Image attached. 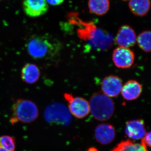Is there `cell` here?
Segmentation results:
<instances>
[{"mask_svg": "<svg viewBox=\"0 0 151 151\" xmlns=\"http://www.w3.org/2000/svg\"><path fill=\"white\" fill-rule=\"evenodd\" d=\"M68 20L70 23L80 27L77 30L78 37L92 48L104 51L113 46L114 43L113 36L97 28L92 22L83 21L76 13L71 14Z\"/></svg>", "mask_w": 151, "mask_h": 151, "instance_id": "6da1fadb", "label": "cell"}, {"mask_svg": "<svg viewBox=\"0 0 151 151\" xmlns=\"http://www.w3.org/2000/svg\"><path fill=\"white\" fill-rule=\"evenodd\" d=\"M61 44L47 37L34 36L28 41L26 48L30 56L35 59H50L58 54Z\"/></svg>", "mask_w": 151, "mask_h": 151, "instance_id": "7a4b0ae2", "label": "cell"}, {"mask_svg": "<svg viewBox=\"0 0 151 151\" xmlns=\"http://www.w3.org/2000/svg\"><path fill=\"white\" fill-rule=\"evenodd\" d=\"M89 104L90 112L94 119L98 121H106L114 113L115 106L113 100L103 92H97L92 95Z\"/></svg>", "mask_w": 151, "mask_h": 151, "instance_id": "3957f363", "label": "cell"}, {"mask_svg": "<svg viewBox=\"0 0 151 151\" xmlns=\"http://www.w3.org/2000/svg\"><path fill=\"white\" fill-rule=\"evenodd\" d=\"M12 109L13 115L10 119L12 124L18 122L31 123L38 116L37 106L31 100L18 99L14 103Z\"/></svg>", "mask_w": 151, "mask_h": 151, "instance_id": "277c9868", "label": "cell"}, {"mask_svg": "<svg viewBox=\"0 0 151 151\" xmlns=\"http://www.w3.org/2000/svg\"><path fill=\"white\" fill-rule=\"evenodd\" d=\"M44 117L50 124L66 126L72 121V115L68 108L62 103H54L47 106L44 111Z\"/></svg>", "mask_w": 151, "mask_h": 151, "instance_id": "5b68a950", "label": "cell"}, {"mask_svg": "<svg viewBox=\"0 0 151 151\" xmlns=\"http://www.w3.org/2000/svg\"><path fill=\"white\" fill-rule=\"evenodd\" d=\"M64 97L67 101L68 110L71 115L76 118L83 119L89 114V102L86 99L82 97H74L68 93H65Z\"/></svg>", "mask_w": 151, "mask_h": 151, "instance_id": "8992f818", "label": "cell"}, {"mask_svg": "<svg viewBox=\"0 0 151 151\" xmlns=\"http://www.w3.org/2000/svg\"><path fill=\"white\" fill-rule=\"evenodd\" d=\"M112 59L117 68H129L134 64L135 54L129 48L119 47L113 50Z\"/></svg>", "mask_w": 151, "mask_h": 151, "instance_id": "52a82bcc", "label": "cell"}, {"mask_svg": "<svg viewBox=\"0 0 151 151\" xmlns=\"http://www.w3.org/2000/svg\"><path fill=\"white\" fill-rule=\"evenodd\" d=\"M123 83L121 78L115 75H109L103 78L101 89L103 94L110 97H117L121 93Z\"/></svg>", "mask_w": 151, "mask_h": 151, "instance_id": "ba28073f", "label": "cell"}, {"mask_svg": "<svg viewBox=\"0 0 151 151\" xmlns=\"http://www.w3.org/2000/svg\"><path fill=\"white\" fill-rule=\"evenodd\" d=\"M23 7L25 13L31 17L41 16L48 10L46 0H23Z\"/></svg>", "mask_w": 151, "mask_h": 151, "instance_id": "9c48e42d", "label": "cell"}, {"mask_svg": "<svg viewBox=\"0 0 151 151\" xmlns=\"http://www.w3.org/2000/svg\"><path fill=\"white\" fill-rule=\"evenodd\" d=\"M137 39L134 29L128 25H124L119 29L116 41L119 47L129 48L136 44Z\"/></svg>", "mask_w": 151, "mask_h": 151, "instance_id": "30bf717a", "label": "cell"}, {"mask_svg": "<svg viewBox=\"0 0 151 151\" xmlns=\"http://www.w3.org/2000/svg\"><path fill=\"white\" fill-rule=\"evenodd\" d=\"M94 134L97 142L102 145H108L115 139L116 131L112 125L102 124L96 127Z\"/></svg>", "mask_w": 151, "mask_h": 151, "instance_id": "8fae6325", "label": "cell"}, {"mask_svg": "<svg viewBox=\"0 0 151 151\" xmlns=\"http://www.w3.org/2000/svg\"><path fill=\"white\" fill-rule=\"evenodd\" d=\"M142 91V86L140 83L134 80L127 81L123 85L121 91L122 97L128 101L138 99Z\"/></svg>", "mask_w": 151, "mask_h": 151, "instance_id": "7c38bea8", "label": "cell"}, {"mask_svg": "<svg viewBox=\"0 0 151 151\" xmlns=\"http://www.w3.org/2000/svg\"><path fill=\"white\" fill-rule=\"evenodd\" d=\"M125 131L127 136L133 139H142L146 134L144 122L139 119L127 122Z\"/></svg>", "mask_w": 151, "mask_h": 151, "instance_id": "4fadbf2b", "label": "cell"}, {"mask_svg": "<svg viewBox=\"0 0 151 151\" xmlns=\"http://www.w3.org/2000/svg\"><path fill=\"white\" fill-rule=\"evenodd\" d=\"M40 75L39 68L37 65L33 63H27L22 68V80L27 84H35L39 79Z\"/></svg>", "mask_w": 151, "mask_h": 151, "instance_id": "5bb4252c", "label": "cell"}, {"mask_svg": "<svg viewBox=\"0 0 151 151\" xmlns=\"http://www.w3.org/2000/svg\"><path fill=\"white\" fill-rule=\"evenodd\" d=\"M129 8L132 13L137 16L145 15L150 8V0H129Z\"/></svg>", "mask_w": 151, "mask_h": 151, "instance_id": "9a60e30c", "label": "cell"}, {"mask_svg": "<svg viewBox=\"0 0 151 151\" xmlns=\"http://www.w3.org/2000/svg\"><path fill=\"white\" fill-rule=\"evenodd\" d=\"M89 11L97 15L102 16L108 12L110 8L109 0H89Z\"/></svg>", "mask_w": 151, "mask_h": 151, "instance_id": "2e32d148", "label": "cell"}, {"mask_svg": "<svg viewBox=\"0 0 151 151\" xmlns=\"http://www.w3.org/2000/svg\"><path fill=\"white\" fill-rule=\"evenodd\" d=\"M111 151H148L141 144L136 143L129 140L122 141Z\"/></svg>", "mask_w": 151, "mask_h": 151, "instance_id": "e0dca14e", "label": "cell"}, {"mask_svg": "<svg viewBox=\"0 0 151 151\" xmlns=\"http://www.w3.org/2000/svg\"><path fill=\"white\" fill-rule=\"evenodd\" d=\"M138 46L145 52L151 51V32L150 31H144L138 35L137 39Z\"/></svg>", "mask_w": 151, "mask_h": 151, "instance_id": "ac0fdd59", "label": "cell"}, {"mask_svg": "<svg viewBox=\"0 0 151 151\" xmlns=\"http://www.w3.org/2000/svg\"><path fill=\"white\" fill-rule=\"evenodd\" d=\"M0 147L8 151H14L15 142L14 138L9 136L0 137Z\"/></svg>", "mask_w": 151, "mask_h": 151, "instance_id": "d6986e66", "label": "cell"}, {"mask_svg": "<svg viewBox=\"0 0 151 151\" xmlns=\"http://www.w3.org/2000/svg\"><path fill=\"white\" fill-rule=\"evenodd\" d=\"M141 144L147 148V147H151V132L146 133L144 137L142 139Z\"/></svg>", "mask_w": 151, "mask_h": 151, "instance_id": "ffe728a7", "label": "cell"}, {"mask_svg": "<svg viewBox=\"0 0 151 151\" xmlns=\"http://www.w3.org/2000/svg\"><path fill=\"white\" fill-rule=\"evenodd\" d=\"M47 4L52 6H58L61 4L64 0H46Z\"/></svg>", "mask_w": 151, "mask_h": 151, "instance_id": "44dd1931", "label": "cell"}, {"mask_svg": "<svg viewBox=\"0 0 151 151\" xmlns=\"http://www.w3.org/2000/svg\"><path fill=\"white\" fill-rule=\"evenodd\" d=\"M88 151H97V149L94 148H91L89 149Z\"/></svg>", "mask_w": 151, "mask_h": 151, "instance_id": "7402d4cb", "label": "cell"}, {"mask_svg": "<svg viewBox=\"0 0 151 151\" xmlns=\"http://www.w3.org/2000/svg\"><path fill=\"white\" fill-rule=\"evenodd\" d=\"M0 151H8L6 150V149L2 147H0Z\"/></svg>", "mask_w": 151, "mask_h": 151, "instance_id": "603a6c76", "label": "cell"}, {"mask_svg": "<svg viewBox=\"0 0 151 151\" xmlns=\"http://www.w3.org/2000/svg\"><path fill=\"white\" fill-rule=\"evenodd\" d=\"M123 1H129V0H123Z\"/></svg>", "mask_w": 151, "mask_h": 151, "instance_id": "cb8c5ba5", "label": "cell"}]
</instances>
